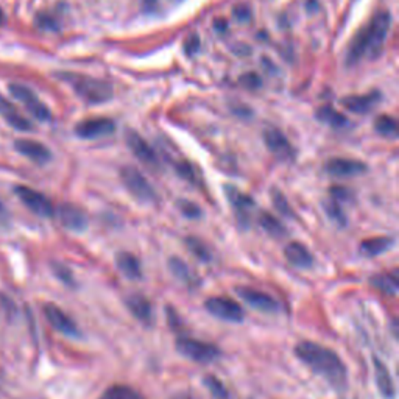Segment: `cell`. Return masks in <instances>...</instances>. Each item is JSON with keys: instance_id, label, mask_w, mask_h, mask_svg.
<instances>
[{"instance_id": "cell-1", "label": "cell", "mask_w": 399, "mask_h": 399, "mask_svg": "<svg viewBox=\"0 0 399 399\" xmlns=\"http://www.w3.org/2000/svg\"><path fill=\"white\" fill-rule=\"evenodd\" d=\"M295 354L305 365L329 382L334 389L342 390L347 385L348 371L336 351L315 342H301L295 347Z\"/></svg>"}, {"instance_id": "cell-2", "label": "cell", "mask_w": 399, "mask_h": 399, "mask_svg": "<svg viewBox=\"0 0 399 399\" xmlns=\"http://www.w3.org/2000/svg\"><path fill=\"white\" fill-rule=\"evenodd\" d=\"M64 80H68L72 85L75 94L80 99L85 100L86 103L99 105L105 103L111 100L114 91L108 81L91 79V76L85 75H75V74H65Z\"/></svg>"}, {"instance_id": "cell-3", "label": "cell", "mask_w": 399, "mask_h": 399, "mask_svg": "<svg viewBox=\"0 0 399 399\" xmlns=\"http://www.w3.org/2000/svg\"><path fill=\"white\" fill-rule=\"evenodd\" d=\"M121 180L128 192L142 203H152L158 198V194L147 178L133 165H125L121 169Z\"/></svg>"}, {"instance_id": "cell-4", "label": "cell", "mask_w": 399, "mask_h": 399, "mask_svg": "<svg viewBox=\"0 0 399 399\" xmlns=\"http://www.w3.org/2000/svg\"><path fill=\"white\" fill-rule=\"evenodd\" d=\"M175 347L178 353L198 363H211L222 357V351L216 345L196 340V338L181 337L176 340Z\"/></svg>"}, {"instance_id": "cell-5", "label": "cell", "mask_w": 399, "mask_h": 399, "mask_svg": "<svg viewBox=\"0 0 399 399\" xmlns=\"http://www.w3.org/2000/svg\"><path fill=\"white\" fill-rule=\"evenodd\" d=\"M8 89L11 95H13L16 100H19V102L25 106L30 114H32L34 119H38V121L41 122L52 121L50 110L47 108L43 102H41L32 89H28L23 85H17V83H10Z\"/></svg>"}, {"instance_id": "cell-6", "label": "cell", "mask_w": 399, "mask_h": 399, "mask_svg": "<svg viewBox=\"0 0 399 399\" xmlns=\"http://www.w3.org/2000/svg\"><path fill=\"white\" fill-rule=\"evenodd\" d=\"M205 307L214 317L223 321H229V323H242L243 318H245V311H243L239 303L232 301L226 296L207 298Z\"/></svg>"}, {"instance_id": "cell-7", "label": "cell", "mask_w": 399, "mask_h": 399, "mask_svg": "<svg viewBox=\"0 0 399 399\" xmlns=\"http://www.w3.org/2000/svg\"><path fill=\"white\" fill-rule=\"evenodd\" d=\"M14 194L30 211L38 214L41 217H53L55 216V206L39 190L32 189L28 186H16Z\"/></svg>"}, {"instance_id": "cell-8", "label": "cell", "mask_w": 399, "mask_h": 399, "mask_svg": "<svg viewBox=\"0 0 399 399\" xmlns=\"http://www.w3.org/2000/svg\"><path fill=\"white\" fill-rule=\"evenodd\" d=\"M225 194L232 211L236 214L237 223H239L242 228H247V226H249V220H252V212L256 207L254 200L236 186H225Z\"/></svg>"}, {"instance_id": "cell-9", "label": "cell", "mask_w": 399, "mask_h": 399, "mask_svg": "<svg viewBox=\"0 0 399 399\" xmlns=\"http://www.w3.org/2000/svg\"><path fill=\"white\" fill-rule=\"evenodd\" d=\"M390 27H391V14L389 11H380V13L374 16L370 25L367 27L368 44H370L368 45V52H370L371 55H376V53H379L380 49H382L385 39L389 37Z\"/></svg>"}, {"instance_id": "cell-10", "label": "cell", "mask_w": 399, "mask_h": 399, "mask_svg": "<svg viewBox=\"0 0 399 399\" xmlns=\"http://www.w3.org/2000/svg\"><path fill=\"white\" fill-rule=\"evenodd\" d=\"M43 312L45 315V320L49 321L53 329H57L59 334L65 337H79L80 329L75 321L65 314L61 307H58L53 303H47L43 307Z\"/></svg>"}, {"instance_id": "cell-11", "label": "cell", "mask_w": 399, "mask_h": 399, "mask_svg": "<svg viewBox=\"0 0 399 399\" xmlns=\"http://www.w3.org/2000/svg\"><path fill=\"white\" fill-rule=\"evenodd\" d=\"M116 131V123L108 117H92L81 121L75 127V134L81 139H97L110 136Z\"/></svg>"}, {"instance_id": "cell-12", "label": "cell", "mask_w": 399, "mask_h": 399, "mask_svg": "<svg viewBox=\"0 0 399 399\" xmlns=\"http://www.w3.org/2000/svg\"><path fill=\"white\" fill-rule=\"evenodd\" d=\"M125 141H127V145L130 147L131 153H133L142 164H145L147 167L152 169L159 167V158L156 152L153 150L150 144H148L139 133H136L133 130H128L127 134H125Z\"/></svg>"}, {"instance_id": "cell-13", "label": "cell", "mask_w": 399, "mask_h": 399, "mask_svg": "<svg viewBox=\"0 0 399 399\" xmlns=\"http://www.w3.org/2000/svg\"><path fill=\"white\" fill-rule=\"evenodd\" d=\"M236 294L239 295L249 307H253L259 312L275 314L279 309L278 301L269 294H265V291L252 287H236Z\"/></svg>"}, {"instance_id": "cell-14", "label": "cell", "mask_w": 399, "mask_h": 399, "mask_svg": "<svg viewBox=\"0 0 399 399\" xmlns=\"http://www.w3.org/2000/svg\"><path fill=\"white\" fill-rule=\"evenodd\" d=\"M264 141L265 145L272 154L281 161H291L295 158V148L290 144V141L285 138V134L283 131H279L278 128H270L264 133Z\"/></svg>"}, {"instance_id": "cell-15", "label": "cell", "mask_w": 399, "mask_h": 399, "mask_svg": "<svg viewBox=\"0 0 399 399\" xmlns=\"http://www.w3.org/2000/svg\"><path fill=\"white\" fill-rule=\"evenodd\" d=\"M367 164L357 159H348V158H332L325 164L326 174L337 178H349L357 176L367 172Z\"/></svg>"}, {"instance_id": "cell-16", "label": "cell", "mask_w": 399, "mask_h": 399, "mask_svg": "<svg viewBox=\"0 0 399 399\" xmlns=\"http://www.w3.org/2000/svg\"><path fill=\"white\" fill-rule=\"evenodd\" d=\"M55 214L65 229L74 231V232H81L88 228L86 212L79 206L65 203L59 206L55 211Z\"/></svg>"}, {"instance_id": "cell-17", "label": "cell", "mask_w": 399, "mask_h": 399, "mask_svg": "<svg viewBox=\"0 0 399 399\" xmlns=\"http://www.w3.org/2000/svg\"><path fill=\"white\" fill-rule=\"evenodd\" d=\"M125 305H127L128 311L136 320H139L141 323H144L145 326L153 325L154 321V311L152 303L148 301V298L141 295V294H133L127 296L125 300Z\"/></svg>"}, {"instance_id": "cell-18", "label": "cell", "mask_w": 399, "mask_h": 399, "mask_svg": "<svg viewBox=\"0 0 399 399\" xmlns=\"http://www.w3.org/2000/svg\"><path fill=\"white\" fill-rule=\"evenodd\" d=\"M14 148L23 156L37 164H45L52 159V152L44 144L32 139H19L14 142Z\"/></svg>"}, {"instance_id": "cell-19", "label": "cell", "mask_w": 399, "mask_h": 399, "mask_svg": "<svg viewBox=\"0 0 399 399\" xmlns=\"http://www.w3.org/2000/svg\"><path fill=\"white\" fill-rule=\"evenodd\" d=\"M284 256L296 269L307 270L314 265L312 253L309 252L307 247L303 245L301 242H290L289 245L284 248Z\"/></svg>"}, {"instance_id": "cell-20", "label": "cell", "mask_w": 399, "mask_h": 399, "mask_svg": "<svg viewBox=\"0 0 399 399\" xmlns=\"http://www.w3.org/2000/svg\"><path fill=\"white\" fill-rule=\"evenodd\" d=\"M380 94L379 92H370L365 95H349V97L342 99V105L351 112L356 114H367L370 112L374 106L379 103Z\"/></svg>"}, {"instance_id": "cell-21", "label": "cell", "mask_w": 399, "mask_h": 399, "mask_svg": "<svg viewBox=\"0 0 399 399\" xmlns=\"http://www.w3.org/2000/svg\"><path fill=\"white\" fill-rule=\"evenodd\" d=\"M0 116H2L5 121H7L11 127L17 131H32L33 130V123L28 121L25 116H22L19 110L16 106L0 95Z\"/></svg>"}, {"instance_id": "cell-22", "label": "cell", "mask_w": 399, "mask_h": 399, "mask_svg": "<svg viewBox=\"0 0 399 399\" xmlns=\"http://www.w3.org/2000/svg\"><path fill=\"white\" fill-rule=\"evenodd\" d=\"M116 265L122 275L131 279V281H138L142 278V265L141 260L134 254L128 252H121L116 256Z\"/></svg>"}, {"instance_id": "cell-23", "label": "cell", "mask_w": 399, "mask_h": 399, "mask_svg": "<svg viewBox=\"0 0 399 399\" xmlns=\"http://www.w3.org/2000/svg\"><path fill=\"white\" fill-rule=\"evenodd\" d=\"M373 363H374V376H376V384H378L380 395H382L385 399H393L395 398L396 389H395V382H393L390 371L387 370V367L378 359V357H374Z\"/></svg>"}, {"instance_id": "cell-24", "label": "cell", "mask_w": 399, "mask_h": 399, "mask_svg": "<svg viewBox=\"0 0 399 399\" xmlns=\"http://www.w3.org/2000/svg\"><path fill=\"white\" fill-rule=\"evenodd\" d=\"M395 245V239L389 236H380V237H373V239H367L360 242L359 252L365 258H376V256L382 254L385 252H389L390 248Z\"/></svg>"}, {"instance_id": "cell-25", "label": "cell", "mask_w": 399, "mask_h": 399, "mask_svg": "<svg viewBox=\"0 0 399 399\" xmlns=\"http://www.w3.org/2000/svg\"><path fill=\"white\" fill-rule=\"evenodd\" d=\"M169 270L175 279H178V281L183 283L184 285H187V287H196V285L200 284V279L189 269L186 262L180 258H170Z\"/></svg>"}, {"instance_id": "cell-26", "label": "cell", "mask_w": 399, "mask_h": 399, "mask_svg": "<svg viewBox=\"0 0 399 399\" xmlns=\"http://www.w3.org/2000/svg\"><path fill=\"white\" fill-rule=\"evenodd\" d=\"M370 283L373 287L382 291V294L389 296H396L399 289V276L398 270H393L391 273H384V275H376L370 278Z\"/></svg>"}, {"instance_id": "cell-27", "label": "cell", "mask_w": 399, "mask_h": 399, "mask_svg": "<svg viewBox=\"0 0 399 399\" xmlns=\"http://www.w3.org/2000/svg\"><path fill=\"white\" fill-rule=\"evenodd\" d=\"M258 223L262 226V229H264L267 234L275 237V239H281V237L287 234V229H285V226L283 225L281 220L276 218L275 216H272L270 212H265V211L259 212Z\"/></svg>"}, {"instance_id": "cell-28", "label": "cell", "mask_w": 399, "mask_h": 399, "mask_svg": "<svg viewBox=\"0 0 399 399\" xmlns=\"http://www.w3.org/2000/svg\"><path fill=\"white\" fill-rule=\"evenodd\" d=\"M368 45H370L368 44V33H367V28H363L356 34V38L353 39V43H351V45H349L348 55H347V63L349 65L359 63V59L368 52Z\"/></svg>"}, {"instance_id": "cell-29", "label": "cell", "mask_w": 399, "mask_h": 399, "mask_svg": "<svg viewBox=\"0 0 399 399\" xmlns=\"http://www.w3.org/2000/svg\"><path fill=\"white\" fill-rule=\"evenodd\" d=\"M317 117L318 121L331 125V127L334 128H343L348 125V119L345 117L342 112H337L334 108H331V106H323V108H320L317 111Z\"/></svg>"}, {"instance_id": "cell-30", "label": "cell", "mask_w": 399, "mask_h": 399, "mask_svg": "<svg viewBox=\"0 0 399 399\" xmlns=\"http://www.w3.org/2000/svg\"><path fill=\"white\" fill-rule=\"evenodd\" d=\"M184 243H186V248L189 249V253L192 254L195 259H198L200 262H209L212 259L209 248H207L200 239H196V237H186V239H184Z\"/></svg>"}, {"instance_id": "cell-31", "label": "cell", "mask_w": 399, "mask_h": 399, "mask_svg": "<svg viewBox=\"0 0 399 399\" xmlns=\"http://www.w3.org/2000/svg\"><path fill=\"white\" fill-rule=\"evenodd\" d=\"M102 399H145L141 393L127 385H112L103 393Z\"/></svg>"}, {"instance_id": "cell-32", "label": "cell", "mask_w": 399, "mask_h": 399, "mask_svg": "<svg viewBox=\"0 0 399 399\" xmlns=\"http://www.w3.org/2000/svg\"><path fill=\"white\" fill-rule=\"evenodd\" d=\"M270 198H272L273 206L276 207V211H278L279 214H283L284 217L295 218V212H294V209H291L289 200L285 198L281 190L276 189V187L272 189V190H270Z\"/></svg>"}, {"instance_id": "cell-33", "label": "cell", "mask_w": 399, "mask_h": 399, "mask_svg": "<svg viewBox=\"0 0 399 399\" xmlns=\"http://www.w3.org/2000/svg\"><path fill=\"white\" fill-rule=\"evenodd\" d=\"M374 128L387 138H395L398 134V122L391 116H379L374 122Z\"/></svg>"}, {"instance_id": "cell-34", "label": "cell", "mask_w": 399, "mask_h": 399, "mask_svg": "<svg viewBox=\"0 0 399 399\" xmlns=\"http://www.w3.org/2000/svg\"><path fill=\"white\" fill-rule=\"evenodd\" d=\"M323 207H325V211H326V214H327V217H329L336 225L345 226V225L348 223L347 214H345L343 207H342L340 203H338V201L331 198L329 201H326Z\"/></svg>"}, {"instance_id": "cell-35", "label": "cell", "mask_w": 399, "mask_h": 399, "mask_svg": "<svg viewBox=\"0 0 399 399\" xmlns=\"http://www.w3.org/2000/svg\"><path fill=\"white\" fill-rule=\"evenodd\" d=\"M178 207H180L183 216L190 218V220H196V218H200L201 216H203V211H201V207L190 200H180L178 201Z\"/></svg>"}, {"instance_id": "cell-36", "label": "cell", "mask_w": 399, "mask_h": 399, "mask_svg": "<svg viewBox=\"0 0 399 399\" xmlns=\"http://www.w3.org/2000/svg\"><path fill=\"white\" fill-rule=\"evenodd\" d=\"M205 384H206L207 389H209V391L216 398H220V399L228 398V393H226L225 385L220 382V380L216 376H206L205 378Z\"/></svg>"}, {"instance_id": "cell-37", "label": "cell", "mask_w": 399, "mask_h": 399, "mask_svg": "<svg viewBox=\"0 0 399 399\" xmlns=\"http://www.w3.org/2000/svg\"><path fill=\"white\" fill-rule=\"evenodd\" d=\"M241 85L248 89V91H258V89L262 86V79L254 72H247L241 76L239 80Z\"/></svg>"}, {"instance_id": "cell-38", "label": "cell", "mask_w": 399, "mask_h": 399, "mask_svg": "<svg viewBox=\"0 0 399 399\" xmlns=\"http://www.w3.org/2000/svg\"><path fill=\"white\" fill-rule=\"evenodd\" d=\"M232 16H234V19L241 23H247L253 19L252 8H249L247 3H239L237 7H234V10H232Z\"/></svg>"}, {"instance_id": "cell-39", "label": "cell", "mask_w": 399, "mask_h": 399, "mask_svg": "<svg viewBox=\"0 0 399 399\" xmlns=\"http://www.w3.org/2000/svg\"><path fill=\"white\" fill-rule=\"evenodd\" d=\"M176 172H178V175H180L183 180H186L189 183H192L195 184L196 183V175H195V170L192 165H190V163H187V161H183V163H178L176 164Z\"/></svg>"}, {"instance_id": "cell-40", "label": "cell", "mask_w": 399, "mask_h": 399, "mask_svg": "<svg viewBox=\"0 0 399 399\" xmlns=\"http://www.w3.org/2000/svg\"><path fill=\"white\" fill-rule=\"evenodd\" d=\"M331 192V198L338 201V203H342V201H348L351 198V192L343 186H332L329 189Z\"/></svg>"}, {"instance_id": "cell-41", "label": "cell", "mask_w": 399, "mask_h": 399, "mask_svg": "<svg viewBox=\"0 0 399 399\" xmlns=\"http://www.w3.org/2000/svg\"><path fill=\"white\" fill-rule=\"evenodd\" d=\"M55 275L61 279V281L64 283V284H70L72 285L74 283V278H72V273H70V270L68 269V267H63V265H55Z\"/></svg>"}, {"instance_id": "cell-42", "label": "cell", "mask_w": 399, "mask_h": 399, "mask_svg": "<svg viewBox=\"0 0 399 399\" xmlns=\"http://www.w3.org/2000/svg\"><path fill=\"white\" fill-rule=\"evenodd\" d=\"M198 50H200V38L192 34V37L187 38L186 43H184V52H186L187 55H194V53H196Z\"/></svg>"}, {"instance_id": "cell-43", "label": "cell", "mask_w": 399, "mask_h": 399, "mask_svg": "<svg viewBox=\"0 0 399 399\" xmlns=\"http://www.w3.org/2000/svg\"><path fill=\"white\" fill-rule=\"evenodd\" d=\"M0 307L3 309V312L7 314V317H13V315L16 314V306H14V303L10 300L8 296H5V295H0Z\"/></svg>"}, {"instance_id": "cell-44", "label": "cell", "mask_w": 399, "mask_h": 399, "mask_svg": "<svg viewBox=\"0 0 399 399\" xmlns=\"http://www.w3.org/2000/svg\"><path fill=\"white\" fill-rule=\"evenodd\" d=\"M39 27H43V28H52V30H55L57 28V22L50 19V17H47V16H43L41 17V21H39Z\"/></svg>"}, {"instance_id": "cell-45", "label": "cell", "mask_w": 399, "mask_h": 399, "mask_svg": "<svg viewBox=\"0 0 399 399\" xmlns=\"http://www.w3.org/2000/svg\"><path fill=\"white\" fill-rule=\"evenodd\" d=\"M214 27H216L218 32H225V30L228 28V23H226V21L223 19H216L214 21Z\"/></svg>"}, {"instance_id": "cell-46", "label": "cell", "mask_w": 399, "mask_h": 399, "mask_svg": "<svg viewBox=\"0 0 399 399\" xmlns=\"http://www.w3.org/2000/svg\"><path fill=\"white\" fill-rule=\"evenodd\" d=\"M144 3H145V7L153 8L154 5H156V0H144Z\"/></svg>"}, {"instance_id": "cell-47", "label": "cell", "mask_w": 399, "mask_h": 399, "mask_svg": "<svg viewBox=\"0 0 399 399\" xmlns=\"http://www.w3.org/2000/svg\"><path fill=\"white\" fill-rule=\"evenodd\" d=\"M172 399H194V398L189 396V395H176V396H174Z\"/></svg>"}, {"instance_id": "cell-48", "label": "cell", "mask_w": 399, "mask_h": 399, "mask_svg": "<svg viewBox=\"0 0 399 399\" xmlns=\"http://www.w3.org/2000/svg\"><path fill=\"white\" fill-rule=\"evenodd\" d=\"M3 23H5V16L2 13V10H0V25H3Z\"/></svg>"}]
</instances>
